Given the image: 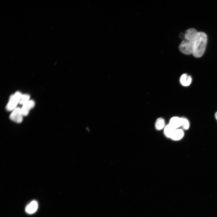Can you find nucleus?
Segmentation results:
<instances>
[{
  "instance_id": "1",
  "label": "nucleus",
  "mask_w": 217,
  "mask_h": 217,
  "mask_svg": "<svg viewBox=\"0 0 217 217\" xmlns=\"http://www.w3.org/2000/svg\"><path fill=\"white\" fill-rule=\"evenodd\" d=\"M198 32L194 28H190L185 32L184 39L179 46V49L183 53L190 55L193 53L195 41Z\"/></svg>"
},
{
  "instance_id": "2",
  "label": "nucleus",
  "mask_w": 217,
  "mask_h": 217,
  "mask_svg": "<svg viewBox=\"0 0 217 217\" xmlns=\"http://www.w3.org/2000/svg\"><path fill=\"white\" fill-rule=\"evenodd\" d=\"M207 36L205 33L198 32L196 39L193 54L196 58L201 57L204 53L207 43Z\"/></svg>"
},
{
  "instance_id": "3",
  "label": "nucleus",
  "mask_w": 217,
  "mask_h": 217,
  "mask_svg": "<svg viewBox=\"0 0 217 217\" xmlns=\"http://www.w3.org/2000/svg\"><path fill=\"white\" fill-rule=\"evenodd\" d=\"M23 115L21 108L17 107L10 114L9 118L11 120L17 123H20L23 119Z\"/></svg>"
},
{
  "instance_id": "4",
  "label": "nucleus",
  "mask_w": 217,
  "mask_h": 217,
  "mask_svg": "<svg viewBox=\"0 0 217 217\" xmlns=\"http://www.w3.org/2000/svg\"><path fill=\"white\" fill-rule=\"evenodd\" d=\"M18 103V101L17 99L14 94L12 95L10 97L9 101L6 106V108L8 111H13L17 108L16 106Z\"/></svg>"
},
{
  "instance_id": "5",
  "label": "nucleus",
  "mask_w": 217,
  "mask_h": 217,
  "mask_svg": "<svg viewBox=\"0 0 217 217\" xmlns=\"http://www.w3.org/2000/svg\"><path fill=\"white\" fill-rule=\"evenodd\" d=\"M38 206V203L37 201L33 200L26 206L25 211L28 214H33L37 211Z\"/></svg>"
},
{
  "instance_id": "6",
  "label": "nucleus",
  "mask_w": 217,
  "mask_h": 217,
  "mask_svg": "<svg viewBox=\"0 0 217 217\" xmlns=\"http://www.w3.org/2000/svg\"><path fill=\"white\" fill-rule=\"evenodd\" d=\"M35 105L34 101L31 100L23 105L21 109L23 116H27L30 110L34 107Z\"/></svg>"
},
{
  "instance_id": "7",
  "label": "nucleus",
  "mask_w": 217,
  "mask_h": 217,
  "mask_svg": "<svg viewBox=\"0 0 217 217\" xmlns=\"http://www.w3.org/2000/svg\"><path fill=\"white\" fill-rule=\"evenodd\" d=\"M180 80L182 85L184 86H188L191 82L192 78L190 76L184 74L181 75Z\"/></svg>"
},
{
  "instance_id": "8",
  "label": "nucleus",
  "mask_w": 217,
  "mask_h": 217,
  "mask_svg": "<svg viewBox=\"0 0 217 217\" xmlns=\"http://www.w3.org/2000/svg\"><path fill=\"white\" fill-rule=\"evenodd\" d=\"M181 118L178 117L172 118L169 122V124L175 129L181 126Z\"/></svg>"
},
{
  "instance_id": "9",
  "label": "nucleus",
  "mask_w": 217,
  "mask_h": 217,
  "mask_svg": "<svg viewBox=\"0 0 217 217\" xmlns=\"http://www.w3.org/2000/svg\"><path fill=\"white\" fill-rule=\"evenodd\" d=\"M184 135V132L182 130L176 129L170 138L174 140H179L183 137Z\"/></svg>"
},
{
  "instance_id": "10",
  "label": "nucleus",
  "mask_w": 217,
  "mask_h": 217,
  "mask_svg": "<svg viewBox=\"0 0 217 217\" xmlns=\"http://www.w3.org/2000/svg\"><path fill=\"white\" fill-rule=\"evenodd\" d=\"M176 129L172 127L169 124L166 126L164 129V133L168 137L171 138L174 131Z\"/></svg>"
},
{
  "instance_id": "11",
  "label": "nucleus",
  "mask_w": 217,
  "mask_h": 217,
  "mask_svg": "<svg viewBox=\"0 0 217 217\" xmlns=\"http://www.w3.org/2000/svg\"><path fill=\"white\" fill-rule=\"evenodd\" d=\"M30 96L27 94H21L18 99V103L19 104L24 105L30 100Z\"/></svg>"
},
{
  "instance_id": "12",
  "label": "nucleus",
  "mask_w": 217,
  "mask_h": 217,
  "mask_svg": "<svg viewBox=\"0 0 217 217\" xmlns=\"http://www.w3.org/2000/svg\"><path fill=\"white\" fill-rule=\"evenodd\" d=\"M165 124V122L164 119L162 118H159L156 120L155 127L156 129L157 130H161L164 127Z\"/></svg>"
},
{
  "instance_id": "13",
  "label": "nucleus",
  "mask_w": 217,
  "mask_h": 217,
  "mask_svg": "<svg viewBox=\"0 0 217 217\" xmlns=\"http://www.w3.org/2000/svg\"><path fill=\"white\" fill-rule=\"evenodd\" d=\"M181 126L185 130L188 129L190 126L189 121L186 118H181Z\"/></svg>"
},
{
  "instance_id": "14",
  "label": "nucleus",
  "mask_w": 217,
  "mask_h": 217,
  "mask_svg": "<svg viewBox=\"0 0 217 217\" xmlns=\"http://www.w3.org/2000/svg\"><path fill=\"white\" fill-rule=\"evenodd\" d=\"M215 117L216 120H217V112L215 113Z\"/></svg>"
}]
</instances>
